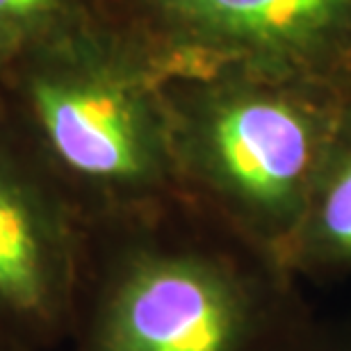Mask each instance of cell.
Returning a JSON list of instances; mask_svg holds the SVG:
<instances>
[{
	"label": "cell",
	"mask_w": 351,
	"mask_h": 351,
	"mask_svg": "<svg viewBox=\"0 0 351 351\" xmlns=\"http://www.w3.org/2000/svg\"><path fill=\"white\" fill-rule=\"evenodd\" d=\"M167 75L103 7L5 69L0 114L89 226L149 219L182 203Z\"/></svg>",
	"instance_id": "6da1fadb"
},
{
	"label": "cell",
	"mask_w": 351,
	"mask_h": 351,
	"mask_svg": "<svg viewBox=\"0 0 351 351\" xmlns=\"http://www.w3.org/2000/svg\"><path fill=\"white\" fill-rule=\"evenodd\" d=\"M351 85L240 71L167 75L182 203L285 269Z\"/></svg>",
	"instance_id": "7a4b0ae2"
},
{
	"label": "cell",
	"mask_w": 351,
	"mask_h": 351,
	"mask_svg": "<svg viewBox=\"0 0 351 351\" xmlns=\"http://www.w3.org/2000/svg\"><path fill=\"white\" fill-rule=\"evenodd\" d=\"M165 215L91 226L73 351H258L269 304L217 249L165 233Z\"/></svg>",
	"instance_id": "3957f363"
},
{
	"label": "cell",
	"mask_w": 351,
	"mask_h": 351,
	"mask_svg": "<svg viewBox=\"0 0 351 351\" xmlns=\"http://www.w3.org/2000/svg\"><path fill=\"white\" fill-rule=\"evenodd\" d=\"M169 73L351 85V0H105Z\"/></svg>",
	"instance_id": "277c9868"
},
{
	"label": "cell",
	"mask_w": 351,
	"mask_h": 351,
	"mask_svg": "<svg viewBox=\"0 0 351 351\" xmlns=\"http://www.w3.org/2000/svg\"><path fill=\"white\" fill-rule=\"evenodd\" d=\"M91 226L0 114V342L53 351L71 333Z\"/></svg>",
	"instance_id": "5b68a950"
},
{
	"label": "cell",
	"mask_w": 351,
	"mask_h": 351,
	"mask_svg": "<svg viewBox=\"0 0 351 351\" xmlns=\"http://www.w3.org/2000/svg\"><path fill=\"white\" fill-rule=\"evenodd\" d=\"M285 269L351 271V91Z\"/></svg>",
	"instance_id": "8992f818"
},
{
	"label": "cell",
	"mask_w": 351,
	"mask_h": 351,
	"mask_svg": "<svg viewBox=\"0 0 351 351\" xmlns=\"http://www.w3.org/2000/svg\"><path fill=\"white\" fill-rule=\"evenodd\" d=\"M105 0H0V66L64 37L101 14Z\"/></svg>",
	"instance_id": "52a82bcc"
},
{
	"label": "cell",
	"mask_w": 351,
	"mask_h": 351,
	"mask_svg": "<svg viewBox=\"0 0 351 351\" xmlns=\"http://www.w3.org/2000/svg\"><path fill=\"white\" fill-rule=\"evenodd\" d=\"M297 351H347V349H333V347H306V349H297Z\"/></svg>",
	"instance_id": "ba28073f"
},
{
	"label": "cell",
	"mask_w": 351,
	"mask_h": 351,
	"mask_svg": "<svg viewBox=\"0 0 351 351\" xmlns=\"http://www.w3.org/2000/svg\"><path fill=\"white\" fill-rule=\"evenodd\" d=\"M0 351H23V349H16V347H10V345H3V342H0Z\"/></svg>",
	"instance_id": "9c48e42d"
},
{
	"label": "cell",
	"mask_w": 351,
	"mask_h": 351,
	"mask_svg": "<svg viewBox=\"0 0 351 351\" xmlns=\"http://www.w3.org/2000/svg\"><path fill=\"white\" fill-rule=\"evenodd\" d=\"M0 78H3V66H0Z\"/></svg>",
	"instance_id": "30bf717a"
}]
</instances>
